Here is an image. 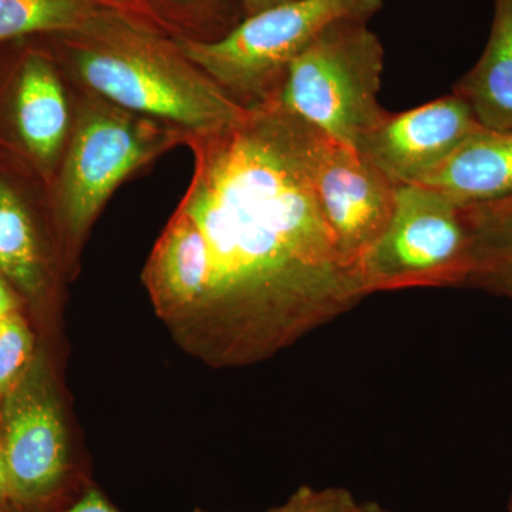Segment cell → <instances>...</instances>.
<instances>
[{
	"mask_svg": "<svg viewBox=\"0 0 512 512\" xmlns=\"http://www.w3.org/2000/svg\"><path fill=\"white\" fill-rule=\"evenodd\" d=\"M319 136L275 100L187 138L194 170L177 210L200 229L210 278L175 342L204 365L264 362L370 296L320 211Z\"/></svg>",
	"mask_w": 512,
	"mask_h": 512,
	"instance_id": "1",
	"label": "cell"
},
{
	"mask_svg": "<svg viewBox=\"0 0 512 512\" xmlns=\"http://www.w3.org/2000/svg\"><path fill=\"white\" fill-rule=\"evenodd\" d=\"M67 80L121 109L188 137L232 126L248 110L231 99L178 40L103 8L69 32L36 37Z\"/></svg>",
	"mask_w": 512,
	"mask_h": 512,
	"instance_id": "2",
	"label": "cell"
},
{
	"mask_svg": "<svg viewBox=\"0 0 512 512\" xmlns=\"http://www.w3.org/2000/svg\"><path fill=\"white\" fill-rule=\"evenodd\" d=\"M73 89L72 133L46 190L50 228L66 281L80 274L84 245L114 192L164 154L187 144V134L177 128Z\"/></svg>",
	"mask_w": 512,
	"mask_h": 512,
	"instance_id": "3",
	"label": "cell"
},
{
	"mask_svg": "<svg viewBox=\"0 0 512 512\" xmlns=\"http://www.w3.org/2000/svg\"><path fill=\"white\" fill-rule=\"evenodd\" d=\"M367 23L329 25L289 64L278 97L289 113L353 150L389 114L379 103L384 49Z\"/></svg>",
	"mask_w": 512,
	"mask_h": 512,
	"instance_id": "4",
	"label": "cell"
},
{
	"mask_svg": "<svg viewBox=\"0 0 512 512\" xmlns=\"http://www.w3.org/2000/svg\"><path fill=\"white\" fill-rule=\"evenodd\" d=\"M383 0H291L247 16L211 43L181 42V49L245 110L278 100L289 64L329 25L369 22Z\"/></svg>",
	"mask_w": 512,
	"mask_h": 512,
	"instance_id": "5",
	"label": "cell"
},
{
	"mask_svg": "<svg viewBox=\"0 0 512 512\" xmlns=\"http://www.w3.org/2000/svg\"><path fill=\"white\" fill-rule=\"evenodd\" d=\"M0 453L8 510L57 511L92 484L74 456L55 370L43 348L0 400Z\"/></svg>",
	"mask_w": 512,
	"mask_h": 512,
	"instance_id": "6",
	"label": "cell"
},
{
	"mask_svg": "<svg viewBox=\"0 0 512 512\" xmlns=\"http://www.w3.org/2000/svg\"><path fill=\"white\" fill-rule=\"evenodd\" d=\"M468 268L463 207L429 185H397L392 218L360 261L369 295L464 286Z\"/></svg>",
	"mask_w": 512,
	"mask_h": 512,
	"instance_id": "7",
	"label": "cell"
},
{
	"mask_svg": "<svg viewBox=\"0 0 512 512\" xmlns=\"http://www.w3.org/2000/svg\"><path fill=\"white\" fill-rule=\"evenodd\" d=\"M312 175L320 211L340 254L360 268L392 218L397 184L362 154L322 133Z\"/></svg>",
	"mask_w": 512,
	"mask_h": 512,
	"instance_id": "8",
	"label": "cell"
},
{
	"mask_svg": "<svg viewBox=\"0 0 512 512\" xmlns=\"http://www.w3.org/2000/svg\"><path fill=\"white\" fill-rule=\"evenodd\" d=\"M33 39L13 64L5 111L16 150L47 190L72 133L74 89L52 53Z\"/></svg>",
	"mask_w": 512,
	"mask_h": 512,
	"instance_id": "9",
	"label": "cell"
},
{
	"mask_svg": "<svg viewBox=\"0 0 512 512\" xmlns=\"http://www.w3.org/2000/svg\"><path fill=\"white\" fill-rule=\"evenodd\" d=\"M480 128L467 101L451 93L403 113L389 111L356 151L394 184H420Z\"/></svg>",
	"mask_w": 512,
	"mask_h": 512,
	"instance_id": "10",
	"label": "cell"
},
{
	"mask_svg": "<svg viewBox=\"0 0 512 512\" xmlns=\"http://www.w3.org/2000/svg\"><path fill=\"white\" fill-rule=\"evenodd\" d=\"M141 278L158 318L177 338L204 301L210 278L204 239L184 212L171 215Z\"/></svg>",
	"mask_w": 512,
	"mask_h": 512,
	"instance_id": "11",
	"label": "cell"
},
{
	"mask_svg": "<svg viewBox=\"0 0 512 512\" xmlns=\"http://www.w3.org/2000/svg\"><path fill=\"white\" fill-rule=\"evenodd\" d=\"M0 274L33 308L55 301L64 278L59 255L49 248L25 190L0 173Z\"/></svg>",
	"mask_w": 512,
	"mask_h": 512,
	"instance_id": "12",
	"label": "cell"
},
{
	"mask_svg": "<svg viewBox=\"0 0 512 512\" xmlns=\"http://www.w3.org/2000/svg\"><path fill=\"white\" fill-rule=\"evenodd\" d=\"M420 184L460 207L512 197V133L480 128Z\"/></svg>",
	"mask_w": 512,
	"mask_h": 512,
	"instance_id": "13",
	"label": "cell"
},
{
	"mask_svg": "<svg viewBox=\"0 0 512 512\" xmlns=\"http://www.w3.org/2000/svg\"><path fill=\"white\" fill-rule=\"evenodd\" d=\"M453 93L467 101L481 126L512 133V0H494L487 46Z\"/></svg>",
	"mask_w": 512,
	"mask_h": 512,
	"instance_id": "14",
	"label": "cell"
},
{
	"mask_svg": "<svg viewBox=\"0 0 512 512\" xmlns=\"http://www.w3.org/2000/svg\"><path fill=\"white\" fill-rule=\"evenodd\" d=\"M100 3L181 42H215L245 18L241 0H100Z\"/></svg>",
	"mask_w": 512,
	"mask_h": 512,
	"instance_id": "15",
	"label": "cell"
},
{
	"mask_svg": "<svg viewBox=\"0 0 512 512\" xmlns=\"http://www.w3.org/2000/svg\"><path fill=\"white\" fill-rule=\"evenodd\" d=\"M470 234L464 286L512 301V197L463 207Z\"/></svg>",
	"mask_w": 512,
	"mask_h": 512,
	"instance_id": "16",
	"label": "cell"
},
{
	"mask_svg": "<svg viewBox=\"0 0 512 512\" xmlns=\"http://www.w3.org/2000/svg\"><path fill=\"white\" fill-rule=\"evenodd\" d=\"M103 8L100 0H0V43L69 32Z\"/></svg>",
	"mask_w": 512,
	"mask_h": 512,
	"instance_id": "17",
	"label": "cell"
},
{
	"mask_svg": "<svg viewBox=\"0 0 512 512\" xmlns=\"http://www.w3.org/2000/svg\"><path fill=\"white\" fill-rule=\"evenodd\" d=\"M36 350L35 335L22 312L0 320V400L26 372Z\"/></svg>",
	"mask_w": 512,
	"mask_h": 512,
	"instance_id": "18",
	"label": "cell"
},
{
	"mask_svg": "<svg viewBox=\"0 0 512 512\" xmlns=\"http://www.w3.org/2000/svg\"><path fill=\"white\" fill-rule=\"evenodd\" d=\"M359 501L342 487L315 488L302 485L279 507L265 512H357ZM194 512H208L194 510Z\"/></svg>",
	"mask_w": 512,
	"mask_h": 512,
	"instance_id": "19",
	"label": "cell"
},
{
	"mask_svg": "<svg viewBox=\"0 0 512 512\" xmlns=\"http://www.w3.org/2000/svg\"><path fill=\"white\" fill-rule=\"evenodd\" d=\"M0 512H16L12 510H5ZM52 512H124L119 507H116L107 495L100 490L97 485L89 484L82 494L73 500L72 503L67 504L66 507Z\"/></svg>",
	"mask_w": 512,
	"mask_h": 512,
	"instance_id": "20",
	"label": "cell"
},
{
	"mask_svg": "<svg viewBox=\"0 0 512 512\" xmlns=\"http://www.w3.org/2000/svg\"><path fill=\"white\" fill-rule=\"evenodd\" d=\"M22 302L16 289L0 274V320L8 318L13 313L22 312Z\"/></svg>",
	"mask_w": 512,
	"mask_h": 512,
	"instance_id": "21",
	"label": "cell"
},
{
	"mask_svg": "<svg viewBox=\"0 0 512 512\" xmlns=\"http://www.w3.org/2000/svg\"><path fill=\"white\" fill-rule=\"evenodd\" d=\"M286 2H291V0H241L245 18Z\"/></svg>",
	"mask_w": 512,
	"mask_h": 512,
	"instance_id": "22",
	"label": "cell"
},
{
	"mask_svg": "<svg viewBox=\"0 0 512 512\" xmlns=\"http://www.w3.org/2000/svg\"><path fill=\"white\" fill-rule=\"evenodd\" d=\"M9 508V485L8 476H6L5 463H3L2 453H0V511Z\"/></svg>",
	"mask_w": 512,
	"mask_h": 512,
	"instance_id": "23",
	"label": "cell"
},
{
	"mask_svg": "<svg viewBox=\"0 0 512 512\" xmlns=\"http://www.w3.org/2000/svg\"><path fill=\"white\" fill-rule=\"evenodd\" d=\"M357 512H393L384 508L382 504L376 503V501H366V503H360L359 510Z\"/></svg>",
	"mask_w": 512,
	"mask_h": 512,
	"instance_id": "24",
	"label": "cell"
},
{
	"mask_svg": "<svg viewBox=\"0 0 512 512\" xmlns=\"http://www.w3.org/2000/svg\"><path fill=\"white\" fill-rule=\"evenodd\" d=\"M510 512H512V497H511V503H510Z\"/></svg>",
	"mask_w": 512,
	"mask_h": 512,
	"instance_id": "25",
	"label": "cell"
}]
</instances>
